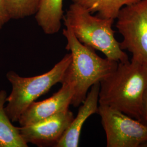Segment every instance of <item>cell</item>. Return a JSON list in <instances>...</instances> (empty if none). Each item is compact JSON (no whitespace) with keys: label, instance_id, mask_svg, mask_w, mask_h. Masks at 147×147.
<instances>
[{"label":"cell","instance_id":"cell-1","mask_svg":"<svg viewBox=\"0 0 147 147\" xmlns=\"http://www.w3.org/2000/svg\"><path fill=\"white\" fill-rule=\"evenodd\" d=\"M147 90V64L132 59L119 62L116 69L100 82L99 105L140 121Z\"/></svg>","mask_w":147,"mask_h":147},{"label":"cell","instance_id":"cell-4","mask_svg":"<svg viewBox=\"0 0 147 147\" xmlns=\"http://www.w3.org/2000/svg\"><path fill=\"white\" fill-rule=\"evenodd\" d=\"M71 60V53H67L51 70L33 77H22L13 71L7 73L6 78L11 85V91L7 96L5 110L13 123L18 121L32 102L47 93L53 86L62 83Z\"/></svg>","mask_w":147,"mask_h":147},{"label":"cell","instance_id":"cell-7","mask_svg":"<svg viewBox=\"0 0 147 147\" xmlns=\"http://www.w3.org/2000/svg\"><path fill=\"white\" fill-rule=\"evenodd\" d=\"M74 118L73 113L68 109L36 123L20 126L19 130L27 144L38 147H56Z\"/></svg>","mask_w":147,"mask_h":147},{"label":"cell","instance_id":"cell-2","mask_svg":"<svg viewBox=\"0 0 147 147\" xmlns=\"http://www.w3.org/2000/svg\"><path fill=\"white\" fill-rule=\"evenodd\" d=\"M114 20L92 16L84 7L75 3L70 5L64 17V24L70 27L80 42L100 51L110 60L127 62L129 57L115 37Z\"/></svg>","mask_w":147,"mask_h":147},{"label":"cell","instance_id":"cell-16","mask_svg":"<svg viewBox=\"0 0 147 147\" xmlns=\"http://www.w3.org/2000/svg\"><path fill=\"white\" fill-rule=\"evenodd\" d=\"M141 147H147V141L146 142H144Z\"/></svg>","mask_w":147,"mask_h":147},{"label":"cell","instance_id":"cell-11","mask_svg":"<svg viewBox=\"0 0 147 147\" xmlns=\"http://www.w3.org/2000/svg\"><path fill=\"white\" fill-rule=\"evenodd\" d=\"M5 90H0V147H28L20 134L19 127L15 126L6 113L7 98Z\"/></svg>","mask_w":147,"mask_h":147},{"label":"cell","instance_id":"cell-15","mask_svg":"<svg viewBox=\"0 0 147 147\" xmlns=\"http://www.w3.org/2000/svg\"><path fill=\"white\" fill-rule=\"evenodd\" d=\"M140 121L147 125V90L144 98L142 117Z\"/></svg>","mask_w":147,"mask_h":147},{"label":"cell","instance_id":"cell-3","mask_svg":"<svg viewBox=\"0 0 147 147\" xmlns=\"http://www.w3.org/2000/svg\"><path fill=\"white\" fill-rule=\"evenodd\" d=\"M65 25L63 34L67 42L66 49L72 56L69 70L74 92L71 105L76 107L84 102L91 87L112 73L118 62L99 56L95 50L80 42L70 27Z\"/></svg>","mask_w":147,"mask_h":147},{"label":"cell","instance_id":"cell-14","mask_svg":"<svg viewBox=\"0 0 147 147\" xmlns=\"http://www.w3.org/2000/svg\"><path fill=\"white\" fill-rule=\"evenodd\" d=\"M11 19L4 0H0V30Z\"/></svg>","mask_w":147,"mask_h":147},{"label":"cell","instance_id":"cell-9","mask_svg":"<svg viewBox=\"0 0 147 147\" xmlns=\"http://www.w3.org/2000/svg\"><path fill=\"white\" fill-rule=\"evenodd\" d=\"M86 99L80 105L76 117L58 142L56 147H78L80 137L85 121L90 116L97 113L99 107L100 82L93 84L90 88Z\"/></svg>","mask_w":147,"mask_h":147},{"label":"cell","instance_id":"cell-8","mask_svg":"<svg viewBox=\"0 0 147 147\" xmlns=\"http://www.w3.org/2000/svg\"><path fill=\"white\" fill-rule=\"evenodd\" d=\"M61 89L50 98L41 101H34L20 117V126L36 123L69 109L74 92V86L69 66L62 82Z\"/></svg>","mask_w":147,"mask_h":147},{"label":"cell","instance_id":"cell-6","mask_svg":"<svg viewBox=\"0 0 147 147\" xmlns=\"http://www.w3.org/2000/svg\"><path fill=\"white\" fill-rule=\"evenodd\" d=\"M107 147H141L147 141V125L119 111L99 105Z\"/></svg>","mask_w":147,"mask_h":147},{"label":"cell","instance_id":"cell-12","mask_svg":"<svg viewBox=\"0 0 147 147\" xmlns=\"http://www.w3.org/2000/svg\"><path fill=\"white\" fill-rule=\"evenodd\" d=\"M141 0H72L73 2L85 8L92 14L107 19H116L121 9Z\"/></svg>","mask_w":147,"mask_h":147},{"label":"cell","instance_id":"cell-13","mask_svg":"<svg viewBox=\"0 0 147 147\" xmlns=\"http://www.w3.org/2000/svg\"><path fill=\"white\" fill-rule=\"evenodd\" d=\"M11 19H19L36 14L41 0H4Z\"/></svg>","mask_w":147,"mask_h":147},{"label":"cell","instance_id":"cell-10","mask_svg":"<svg viewBox=\"0 0 147 147\" xmlns=\"http://www.w3.org/2000/svg\"><path fill=\"white\" fill-rule=\"evenodd\" d=\"M63 18V0L40 1L36 19L45 34L57 33L61 27Z\"/></svg>","mask_w":147,"mask_h":147},{"label":"cell","instance_id":"cell-5","mask_svg":"<svg viewBox=\"0 0 147 147\" xmlns=\"http://www.w3.org/2000/svg\"><path fill=\"white\" fill-rule=\"evenodd\" d=\"M116 19L123 36L121 49L131 53L132 59L147 65V0L123 7Z\"/></svg>","mask_w":147,"mask_h":147}]
</instances>
